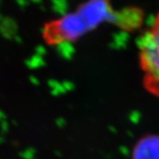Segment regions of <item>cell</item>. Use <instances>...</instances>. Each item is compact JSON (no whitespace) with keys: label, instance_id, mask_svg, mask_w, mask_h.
<instances>
[{"label":"cell","instance_id":"2","mask_svg":"<svg viewBox=\"0 0 159 159\" xmlns=\"http://www.w3.org/2000/svg\"><path fill=\"white\" fill-rule=\"evenodd\" d=\"M89 29L77 12L65 14L54 22L49 24L44 34L51 43H72L79 39Z\"/></svg>","mask_w":159,"mask_h":159},{"label":"cell","instance_id":"3","mask_svg":"<svg viewBox=\"0 0 159 159\" xmlns=\"http://www.w3.org/2000/svg\"><path fill=\"white\" fill-rule=\"evenodd\" d=\"M83 20L88 29H94L109 15V7L105 2L91 1L80 6L76 11Z\"/></svg>","mask_w":159,"mask_h":159},{"label":"cell","instance_id":"4","mask_svg":"<svg viewBox=\"0 0 159 159\" xmlns=\"http://www.w3.org/2000/svg\"><path fill=\"white\" fill-rule=\"evenodd\" d=\"M132 159H159V135H148L137 142Z\"/></svg>","mask_w":159,"mask_h":159},{"label":"cell","instance_id":"1","mask_svg":"<svg viewBox=\"0 0 159 159\" xmlns=\"http://www.w3.org/2000/svg\"><path fill=\"white\" fill-rule=\"evenodd\" d=\"M139 58L143 72V85L159 97V12L139 41Z\"/></svg>","mask_w":159,"mask_h":159}]
</instances>
